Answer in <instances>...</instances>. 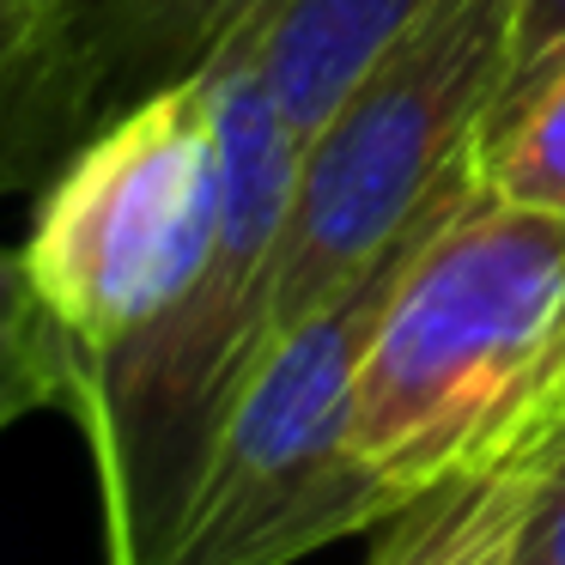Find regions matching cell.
<instances>
[{"mask_svg":"<svg viewBox=\"0 0 565 565\" xmlns=\"http://www.w3.org/2000/svg\"><path fill=\"white\" fill-rule=\"evenodd\" d=\"M220 220L225 122L207 67L147 86L55 164L19 256L67 341L74 383L189 292Z\"/></svg>","mask_w":565,"mask_h":565,"instance_id":"cell-5","label":"cell"},{"mask_svg":"<svg viewBox=\"0 0 565 565\" xmlns=\"http://www.w3.org/2000/svg\"><path fill=\"white\" fill-rule=\"evenodd\" d=\"M559 414H565V407H559Z\"/></svg>","mask_w":565,"mask_h":565,"instance_id":"cell-14","label":"cell"},{"mask_svg":"<svg viewBox=\"0 0 565 565\" xmlns=\"http://www.w3.org/2000/svg\"><path fill=\"white\" fill-rule=\"evenodd\" d=\"M565 62V0H516L511 7V62H504V92L492 116L511 98H523L535 79H547Z\"/></svg>","mask_w":565,"mask_h":565,"instance_id":"cell-13","label":"cell"},{"mask_svg":"<svg viewBox=\"0 0 565 565\" xmlns=\"http://www.w3.org/2000/svg\"><path fill=\"white\" fill-rule=\"evenodd\" d=\"M475 171L480 189L511 207L565 213V62L487 122Z\"/></svg>","mask_w":565,"mask_h":565,"instance_id":"cell-9","label":"cell"},{"mask_svg":"<svg viewBox=\"0 0 565 565\" xmlns=\"http://www.w3.org/2000/svg\"><path fill=\"white\" fill-rule=\"evenodd\" d=\"M431 0H207V50L262 67L298 135H317L353 79L426 13ZM195 55V62H201Z\"/></svg>","mask_w":565,"mask_h":565,"instance_id":"cell-6","label":"cell"},{"mask_svg":"<svg viewBox=\"0 0 565 565\" xmlns=\"http://www.w3.org/2000/svg\"><path fill=\"white\" fill-rule=\"evenodd\" d=\"M535 438L407 499L383 529H371L365 565H511L529 475H535Z\"/></svg>","mask_w":565,"mask_h":565,"instance_id":"cell-8","label":"cell"},{"mask_svg":"<svg viewBox=\"0 0 565 565\" xmlns=\"http://www.w3.org/2000/svg\"><path fill=\"white\" fill-rule=\"evenodd\" d=\"M516 0H431L305 140L274 268V334L317 317L475 159L504 92Z\"/></svg>","mask_w":565,"mask_h":565,"instance_id":"cell-4","label":"cell"},{"mask_svg":"<svg viewBox=\"0 0 565 565\" xmlns=\"http://www.w3.org/2000/svg\"><path fill=\"white\" fill-rule=\"evenodd\" d=\"M475 183L480 171L468 159L383 249L377 268L268 341L225 414L164 565H298L305 553L383 529L402 511V499L353 450V383L407 256Z\"/></svg>","mask_w":565,"mask_h":565,"instance_id":"cell-3","label":"cell"},{"mask_svg":"<svg viewBox=\"0 0 565 565\" xmlns=\"http://www.w3.org/2000/svg\"><path fill=\"white\" fill-rule=\"evenodd\" d=\"M110 92L116 79L50 0H0V195L55 171Z\"/></svg>","mask_w":565,"mask_h":565,"instance_id":"cell-7","label":"cell"},{"mask_svg":"<svg viewBox=\"0 0 565 565\" xmlns=\"http://www.w3.org/2000/svg\"><path fill=\"white\" fill-rule=\"evenodd\" d=\"M50 7L86 38L116 86L147 62H177L183 74L207 38V0H50Z\"/></svg>","mask_w":565,"mask_h":565,"instance_id":"cell-11","label":"cell"},{"mask_svg":"<svg viewBox=\"0 0 565 565\" xmlns=\"http://www.w3.org/2000/svg\"><path fill=\"white\" fill-rule=\"evenodd\" d=\"M195 67L220 86L225 122V220L213 256L189 292L92 365L67 402L98 475L104 565H164L225 414L274 341V268L305 135L249 55L207 50Z\"/></svg>","mask_w":565,"mask_h":565,"instance_id":"cell-1","label":"cell"},{"mask_svg":"<svg viewBox=\"0 0 565 565\" xmlns=\"http://www.w3.org/2000/svg\"><path fill=\"white\" fill-rule=\"evenodd\" d=\"M74 395V359L62 329L50 322L38 286L19 249H0V431L19 419L67 407Z\"/></svg>","mask_w":565,"mask_h":565,"instance_id":"cell-10","label":"cell"},{"mask_svg":"<svg viewBox=\"0 0 565 565\" xmlns=\"http://www.w3.org/2000/svg\"><path fill=\"white\" fill-rule=\"evenodd\" d=\"M511 565H565V414H553L535 438V475H529Z\"/></svg>","mask_w":565,"mask_h":565,"instance_id":"cell-12","label":"cell"},{"mask_svg":"<svg viewBox=\"0 0 565 565\" xmlns=\"http://www.w3.org/2000/svg\"><path fill=\"white\" fill-rule=\"evenodd\" d=\"M565 407V213L468 189L407 256L353 383V450L395 499L535 438Z\"/></svg>","mask_w":565,"mask_h":565,"instance_id":"cell-2","label":"cell"}]
</instances>
